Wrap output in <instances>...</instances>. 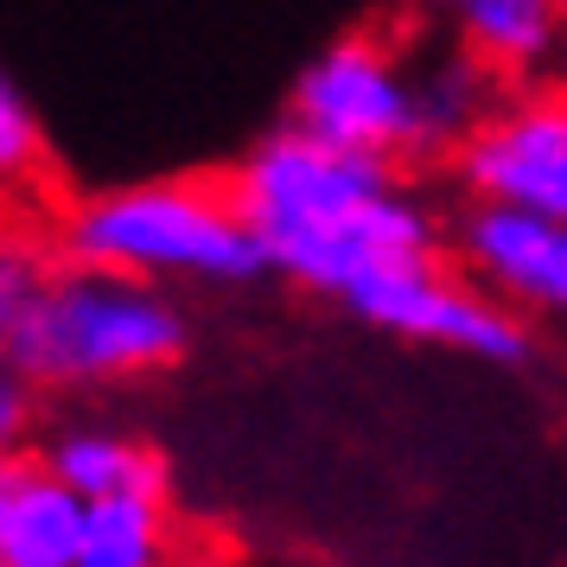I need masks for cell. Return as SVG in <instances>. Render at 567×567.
<instances>
[{"label": "cell", "mask_w": 567, "mask_h": 567, "mask_svg": "<svg viewBox=\"0 0 567 567\" xmlns=\"http://www.w3.org/2000/svg\"><path fill=\"white\" fill-rule=\"evenodd\" d=\"M224 185L256 224L268 275L326 300H344L383 268L446 256V224L395 173V159L332 147L293 122L261 134Z\"/></svg>", "instance_id": "cell-1"}, {"label": "cell", "mask_w": 567, "mask_h": 567, "mask_svg": "<svg viewBox=\"0 0 567 567\" xmlns=\"http://www.w3.org/2000/svg\"><path fill=\"white\" fill-rule=\"evenodd\" d=\"M192 344V319L173 287L52 261L0 358L32 389H122L173 370Z\"/></svg>", "instance_id": "cell-2"}, {"label": "cell", "mask_w": 567, "mask_h": 567, "mask_svg": "<svg viewBox=\"0 0 567 567\" xmlns=\"http://www.w3.org/2000/svg\"><path fill=\"white\" fill-rule=\"evenodd\" d=\"M52 243L58 261L154 287H249L268 275V249L224 179H154L78 198Z\"/></svg>", "instance_id": "cell-3"}, {"label": "cell", "mask_w": 567, "mask_h": 567, "mask_svg": "<svg viewBox=\"0 0 567 567\" xmlns=\"http://www.w3.org/2000/svg\"><path fill=\"white\" fill-rule=\"evenodd\" d=\"M287 122L319 134V141H332V147L395 159V166L440 147L434 115H427V90H421V83L402 71V58L389 52L383 39H370V32L332 39V45L293 78Z\"/></svg>", "instance_id": "cell-4"}, {"label": "cell", "mask_w": 567, "mask_h": 567, "mask_svg": "<svg viewBox=\"0 0 567 567\" xmlns=\"http://www.w3.org/2000/svg\"><path fill=\"white\" fill-rule=\"evenodd\" d=\"M338 307L358 312L363 326H377L389 338H409V344L460 351V358H478V363H529L523 312H511L497 293H485L446 256L383 268L363 287H351Z\"/></svg>", "instance_id": "cell-5"}, {"label": "cell", "mask_w": 567, "mask_h": 567, "mask_svg": "<svg viewBox=\"0 0 567 567\" xmlns=\"http://www.w3.org/2000/svg\"><path fill=\"white\" fill-rule=\"evenodd\" d=\"M465 205H511L567 224V90H504L478 128L453 141Z\"/></svg>", "instance_id": "cell-6"}, {"label": "cell", "mask_w": 567, "mask_h": 567, "mask_svg": "<svg viewBox=\"0 0 567 567\" xmlns=\"http://www.w3.org/2000/svg\"><path fill=\"white\" fill-rule=\"evenodd\" d=\"M446 249L472 281L523 319H567V224L511 205H465Z\"/></svg>", "instance_id": "cell-7"}, {"label": "cell", "mask_w": 567, "mask_h": 567, "mask_svg": "<svg viewBox=\"0 0 567 567\" xmlns=\"http://www.w3.org/2000/svg\"><path fill=\"white\" fill-rule=\"evenodd\" d=\"M460 52L504 90L536 83L567 58V0H460L453 7Z\"/></svg>", "instance_id": "cell-8"}, {"label": "cell", "mask_w": 567, "mask_h": 567, "mask_svg": "<svg viewBox=\"0 0 567 567\" xmlns=\"http://www.w3.org/2000/svg\"><path fill=\"white\" fill-rule=\"evenodd\" d=\"M83 504L45 465L20 460L0 472V567H78Z\"/></svg>", "instance_id": "cell-9"}, {"label": "cell", "mask_w": 567, "mask_h": 567, "mask_svg": "<svg viewBox=\"0 0 567 567\" xmlns=\"http://www.w3.org/2000/svg\"><path fill=\"white\" fill-rule=\"evenodd\" d=\"M32 460L52 472L58 485H71L83 504L96 497H128V491H166V460L128 427L109 421H64L32 446Z\"/></svg>", "instance_id": "cell-10"}, {"label": "cell", "mask_w": 567, "mask_h": 567, "mask_svg": "<svg viewBox=\"0 0 567 567\" xmlns=\"http://www.w3.org/2000/svg\"><path fill=\"white\" fill-rule=\"evenodd\" d=\"M179 561V529L166 491H128V497H96L83 511L78 567H173Z\"/></svg>", "instance_id": "cell-11"}, {"label": "cell", "mask_w": 567, "mask_h": 567, "mask_svg": "<svg viewBox=\"0 0 567 567\" xmlns=\"http://www.w3.org/2000/svg\"><path fill=\"white\" fill-rule=\"evenodd\" d=\"M45 166V128L20 83L0 71V192H27Z\"/></svg>", "instance_id": "cell-12"}, {"label": "cell", "mask_w": 567, "mask_h": 567, "mask_svg": "<svg viewBox=\"0 0 567 567\" xmlns=\"http://www.w3.org/2000/svg\"><path fill=\"white\" fill-rule=\"evenodd\" d=\"M45 268H52V261H45V249H39L32 236L0 224V351H7V338H13V326H20L27 300L39 293Z\"/></svg>", "instance_id": "cell-13"}, {"label": "cell", "mask_w": 567, "mask_h": 567, "mask_svg": "<svg viewBox=\"0 0 567 567\" xmlns=\"http://www.w3.org/2000/svg\"><path fill=\"white\" fill-rule=\"evenodd\" d=\"M32 395H39V389L0 358V472H7V465H20L32 453V409H39Z\"/></svg>", "instance_id": "cell-14"}, {"label": "cell", "mask_w": 567, "mask_h": 567, "mask_svg": "<svg viewBox=\"0 0 567 567\" xmlns=\"http://www.w3.org/2000/svg\"><path fill=\"white\" fill-rule=\"evenodd\" d=\"M414 7H446V13H453V7H460V0H414Z\"/></svg>", "instance_id": "cell-15"}]
</instances>
